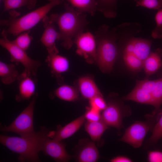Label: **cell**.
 I'll use <instances>...</instances> for the list:
<instances>
[{
  "mask_svg": "<svg viewBox=\"0 0 162 162\" xmlns=\"http://www.w3.org/2000/svg\"><path fill=\"white\" fill-rule=\"evenodd\" d=\"M65 10L60 14H51L50 19L58 27L61 44L66 49L72 46L75 38L88 24L86 15L76 11L68 4L64 5Z\"/></svg>",
  "mask_w": 162,
  "mask_h": 162,
  "instance_id": "obj_1",
  "label": "cell"
},
{
  "mask_svg": "<svg viewBox=\"0 0 162 162\" xmlns=\"http://www.w3.org/2000/svg\"><path fill=\"white\" fill-rule=\"evenodd\" d=\"M49 130L41 127L40 131L29 137L12 136L0 135V142L12 152L19 154L20 162H39L38 153L44 140L48 136Z\"/></svg>",
  "mask_w": 162,
  "mask_h": 162,
  "instance_id": "obj_2",
  "label": "cell"
},
{
  "mask_svg": "<svg viewBox=\"0 0 162 162\" xmlns=\"http://www.w3.org/2000/svg\"><path fill=\"white\" fill-rule=\"evenodd\" d=\"M49 2L20 17L19 13L14 10H10L8 19L0 21V25L6 26L2 33L7 35L11 34L17 36L23 32L29 31L46 16L54 6L61 4L64 0H48Z\"/></svg>",
  "mask_w": 162,
  "mask_h": 162,
  "instance_id": "obj_3",
  "label": "cell"
},
{
  "mask_svg": "<svg viewBox=\"0 0 162 162\" xmlns=\"http://www.w3.org/2000/svg\"><path fill=\"white\" fill-rule=\"evenodd\" d=\"M94 37L97 45L95 61L102 71H110L118 55L117 34L110 31L107 25H104L96 32Z\"/></svg>",
  "mask_w": 162,
  "mask_h": 162,
  "instance_id": "obj_4",
  "label": "cell"
},
{
  "mask_svg": "<svg viewBox=\"0 0 162 162\" xmlns=\"http://www.w3.org/2000/svg\"><path fill=\"white\" fill-rule=\"evenodd\" d=\"M162 113L161 110H154L151 114L146 115L145 120L136 121L125 129L119 140L134 148H140L146 135L152 130Z\"/></svg>",
  "mask_w": 162,
  "mask_h": 162,
  "instance_id": "obj_5",
  "label": "cell"
},
{
  "mask_svg": "<svg viewBox=\"0 0 162 162\" xmlns=\"http://www.w3.org/2000/svg\"><path fill=\"white\" fill-rule=\"evenodd\" d=\"M38 95L36 93L32 97L28 106L9 125L1 126V130L6 132L17 134L22 137H29L35 135L33 126L34 110Z\"/></svg>",
  "mask_w": 162,
  "mask_h": 162,
  "instance_id": "obj_6",
  "label": "cell"
},
{
  "mask_svg": "<svg viewBox=\"0 0 162 162\" xmlns=\"http://www.w3.org/2000/svg\"><path fill=\"white\" fill-rule=\"evenodd\" d=\"M2 38L0 40L1 46L9 52L10 60L16 64L20 63L24 68L22 74L35 76L38 70L41 65L40 62L31 58L26 51L21 49L12 40H9L7 35L2 33Z\"/></svg>",
  "mask_w": 162,
  "mask_h": 162,
  "instance_id": "obj_7",
  "label": "cell"
},
{
  "mask_svg": "<svg viewBox=\"0 0 162 162\" xmlns=\"http://www.w3.org/2000/svg\"><path fill=\"white\" fill-rule=\"evenodd\" d=\"M122 105L117 101L110 100L101 114V119L108 127L114 128L120 132L123 128V118L131 114L130 110Z\"/></svg>",
  "mask_w": 162,
  "mask_h": 162,
  "instance_id": "obj_8",
  "label": "cell"
},
{
  "mask_svg": "<svg viewBox=\"0 0 162 162\" xmlns=\"http://www.w3.org/2000/svg\"><path fill=\"white\" fill-rule=\"evenodd\" d=\"M74 42L77 47L76 53L82 56L90 63L95 61L97 45L95 39L91 33L82 32L75 38Z\"/></svg>",
  "mask_w": 162,
  "mask_h": 162,
  "instance_id": "obj_9",
  "label": "cell"
},
{
  "mask_svg": "<svg viewBox=\"0 0 162 162\" xmlns=\"http://www.w3.org/2000/svg\"><path fill=\"white\" fill-rule=\"evenodd\" d=\"M66 145L62 141H58L49 137L43 140L41 151L46 156L50 157L56 162H67L72 158V156L67 152Z\"/></svg>",
  "mask_w": 162,
  "mask_h": 162,
  "instance_id": "obj_10",
  "label": "cell"
},
{
  "mask_svg": "<svg viewBox=\"0 0 162 162\" xmlns=\"http://www.w3.org/2000/svg\"><path fill=\"white\" fill-rule=\"evenodd\" d=\"M44 30L40 41L46 47L48 53H58L56 41L60 40V36L55 25V23L46 16L42 20Z\"/></svg>",
  "mask_w": 162,
  "mask_h": 162,
  "instance_id": "obj_11",
  "label": "cell"
},
{
  "mask_svg": "<svg viewBox=\"0 0 162 162\" xmlns=\"http://www.w3.org/2000/svg\"><path fill=\"white\" fill-rule=\"evenodd\" d=\"M99 154L94 142L87 139H81L76 147L74 158L79 162H95Z\"/></svg>",
  "mask_w": 162,
  "mask_h": 162,
  "instance_id": "obj_12",
  "label": "cell"
},
{
  "mask_svg": "<svg viewBox=\"0 0 162 162\" xmlns=\"http://www.w3.org/2000/svg\"><path fill=\"white\" fill-rule=\"evenodd\" d=\"M85 120L83 114L64 126L58 125L56 131H49L48 137L58 141H62L75 133L82 126Z\"/></svg>",
  "mask_w": 162,
  "mask_h": 162,
  "instance_id": "obj_13",
  "label": "cell"
},
{
  "mask_svg": "<svg viewBox=\"0 0 162 162\" xmlns=\"http://www.w3.org/2000/svg\"><path fill=\"white\" fill-rule=\"evenodd\" d=\"M151 45L150 40L133 38L127 43L124 52L132 54L143 62L151 52Z\"/></svg>",
  "mask_w": 162,
  "mask_h": 162,
  "instance_id": "obj_14",
  "label": "cell"
},
{
  "mask_svg": "<svg viewBox=\"0 0 162 162\" xmlns=\"http://www.w3.org/2000/svg\"><path fill=\"white\" fill-rule=\"evenodd\" d=\"M33 76L22 74L19 75V92L15 96V100L18 102L28 100L35 94L36 81Z\"/></svg>",
  "mask_w": 162,
  "mask_h": 162,
  "instance_id": "obj_15",
  "label": "cell"
},
{
  "mask_svg": "<svg viewBox=\"0 0 162 162\" xmlns=\"http://www.w3.org/2000/svg\"><path fill=\"white\" fill-rule=\"evenodd\" d=\"M46 62L51 73L57 78L60 77L61 74L67 71L69 68L68 59L58 53H48Z\"/></svg>",
  "mask_w": 162,
  "mask_h": 162,
  "instance_id": "obj_16",
  "label": "cell"
},
{
  "mask_svg": "<svg viewBox=\"0 0 162 162\" xmlns=\"http://www.w3.org/2000/svg\"><path fill=\"white\" fill-rule=\"evenodd\" d=\"M79 91L84 98L88 99L98 95H102L93 79L88 76L80 77L78 80Z\"/></svg>",
  "mask_w": 162,
  "mask_h": 162,
  "instance_id": "obj_17",
  "label": "cell"
},
{
  "mask_svg": "<svg viewBox=\"0 0 162 162\" xmlns=\"http://www.w3.org/2000/svg\"><path fill=\"white\" fill-rule=\"evenodd\" d=\"M162 56V50L158 49L154 52H151L143 61V68L147 76L153 74L161 67Z\"/></svg>",
  "mask_w": 162,
  "mask_h": 162,
  "instance_id": "obj_18",
  "label": "cell"
},
{
  "mask_svg": "<svg viewBox=\"0 0 162 162\" xmlns=\"http://www.w3.org/2000/svg\"><path fill=\"white\" fill-rule=\"evenodd\" d=\"M84 127L86 132L94 142L99 141L108 126L101 119L96 122L86 121Z\"/></svg>",
  "mask_w": 162,
  "mask_h": 162,
  "instance_id": "obj_19",
  "label": "cell"
},
{
  "mask_svg": "<svg viewBox=\"0 0 162 162\" xmlns=\"http://www.w3.org/2000/svg\"><path fill=\"white\" fill-rule=\"evenodd\" d=\"M19 75L15 65L0 62V77L1 82L6 85L10 84L17 80Z\"/></svg>",
  "mask_w": 162,
  "mask_h": 162,
  "instance_id": "obj_20",
  "label": "cell"
},
{
  "mask_svg": "<svg viewBox=\"0 0 162 162\" xmlns=\"http://www.w3.org/2000/svg\"><path fill=\"white\" fill-rule=\"evenodd\" d=\"M124 100H131L137 103L152 106L153 100L151 95L136 85L134 88L122 98Z\"/></svg>",
  "mask_w": 162,
  "mask_h": 162,
  "instance_id": "obj_21",
  "label": "cell"
},
{
  "mask_svg": "<svg viewBox=\"0 0 162 162\" xmlns=\"http://www.w3.org/2000/svg\"><path fill=\"white\" fill-rule=\"evenodd\" d=\"M68 2L77 11L88 13L93 16L97 9V0H64Z\"/></svg>",
  "mask_w": 162,
  "mask_h": 162,
  "instance_id": "obj_22",
  "label": "cell"
},
{
  "mask_svg": "<svg viewBox=\"0 0 162 162\" xmlns=\"http://www.w3.org/2000/svg\"><path fill=\"white\" fill-rule=\"evenodd\" d=\"M55 96L63 100L74 101L78 99V92L73 87L64 84L58 87L53 92Z\"/></svg>",
  "mask_w": 162,
  "mask_h": 162,
  "instance_id": "obj_23",
  "label": "cell"
},
{
  "mask_svg": "<svg viewBox=\"0 0 162 162\" xmlns=\"http://www.w3.org/2000/svg\"><path fill=\"white\" fill-rule=\"evenodd\" d=\"M117 0H97V9L108 18L115 17L117 15Z\"/></svg>",
  "mask_w": 162,
  "mask_h": 162,
  "instance_id": "obj_24",
  "label": "cell"
},
{
  "mask_svg": "<svg viewBox=\"0 0 162 162\" xmlns=\"http://www.w3.org/2000/svg\"><path fill=\"white\" fill-rule=\"evenodd\" d=\"M3 3V12L14 10L23 6L32 9L35 6L37 0H2Z\"/></svg>",
  "mask_w": 162,
  "mask_h": 162,
  "instance_id": "obj_25",
  "label": "cell"
},
{
  "mask_svg": "<svg viewBox=\"0 0 162 162\" xmlns=\"http://www.w3.org/2000/svg\"><path fill=\"white\" fill-rule=\"evenodd\" d=\"M152 100V106L154 110H160V107L162 104V77L155 80L154 87L151 93Z\"/></svg>",
  "mask_w": 162,
  "mask_h": 162,
  "instance_id": "obj_26",
  "label": "cell"
},
{
  "mask_svg": "<svg viewBox=\"0 0 162 162\" xmlns=\"http://www.w3.org/2000/svg\"><path fill=\"white\" fill-rule=\"evenodd\" d=\"M152 132L145 144V147L146 148L155 145L162 138V113L155 124Z\"/></svg>",
  "mask_w": 162,
  "mask_h": 162,
  "instance_id": "obj_27",
  "label": "cell"
},
{
  "mask_svg": "<svg viewBox=\"0 0 162 162\" xmlns=\"http://www.w3.org/2000/svg\"><path fill=\"white\" fill-rule=\"evenodd\" d=\"M123 58L127 67L132 71H138L143 68V62L132 54L123 52Z\"/></svg>",
  "mask_w": 162,
  "mask_h": 162,
  "instance_id": "obj_28",
  "label": "cell"
},
{
  "mask_svg": "<svg viewBox=\"0 0 162 162\" xmlns=\"http://www.w3.org/2000/svg\"><path fill=\"white\" fill-rule=\"evenodd\" d=\"M29 32L22 33L12 41L18 46L26 51L29 47L33 39L32 37L29 35Z\"/></svg>",
  "mask_w": 162,
  "mask_h": 162,
  "instance_id": "obj_29",
  "label": "cell"
},
{
  "mask_svg": "<svg viewBox=\"0 0 162 162\" xmlns=\"http://www.w3.org/2000/svg\"><path fill=\"white\" fill-rule=\"evenodd\" d=\"M136 5L150 9L158 10L162 8V0H138Z\"/></svg>",
  "mask_w": 162,
  "mask_h": 162,
  "instance_id": "obj_30",
  "label": "cell"
},
{
  "mask_svg": "<svg viewBox=\"0 0 162 162\" xmlns=\"http://www.w3.org/2000/svg\"><path fill=\"white\" fill-rule=\"evenodd\" d=\"M90 107L100 112L106 107L107 103L103 95H98L89 100Z\"/></svg>",
  "mask_w": 162,
  "mask_h": 162,
  "instance_id": "obj_31",
  "label": "cell"
},
{
  "mask_svg": "<svg viewBox=\"0 0 162 162\" xmlns=\"http://www.w3.org/2000/svg\"><path fill=\"white\" fill-rule=\"evenodd\" d=\"M156 26L153 30L151 36L154 38L162 33V8L158 10L155 16Z\"/></svg>",
  "mask_w": 162,
  "mask_h": 162,
  "instance_id": "obj_32",
  "label": "cell"
},
{
  "mask_svg": "<svg viewBox=\"0 0 162 162\" xmlns=\"http://www.w3.org/2000/svg\"><path fill=\"white\" fill-rule=\"evenodd\" d=\"M85 119L88 122H96L101 119V114L98 111L90 106L86 108L84 114Z\"/></svg>",
  "mask_w": 162,
  "mask_h": 162,
  "instance_id": "obj_33",
  "label": "cell"
},
{
  "mask_svg": "<svg viewBox=\"0 0 162 162\" xmlns=\"http://www.w3.org/2000/svg\"><path fill=\"white\" fill-rule=\"evenodd\" d=\"M147 159L150 162H162V151H149L148 153Z\"/></svg>",
  "mask_w": 162,
  "mask_h": 162,
  "instance_id": "obj_34",
  "label": "cell"
},
{
  "mask_svg": "<svg viewBox=\"0 0 162 162\" xmlns=\"http://www.w3.org/2000/svg\"><path fill=\"white\" fill-rule=\"evenodd\" d=\"M110 161L111 162H131L133 160L127 156L120 155L111 158Z\"/></svg>",
  "mask_w": 162,
  "mask_h": 162,
  "instance_id": "obj_35",
  "label": "cell"
},
{
  "mask_svg": "<svg viewBox=\"0 0 162 162\" xmlns=\"http://www.w3.org/2000/svg\"><path fill=\"white\" fill-rule=\"evenodd\" d=\"M162 38V33L160 34L157 37V38L160 39Z\"/></svg>",
  "mask_w": 162,
  "mask_h": 162,
  "instance_id": "obj_36",
  "label": "cell"
},
{
  "mask_svg": "<svg viewBox=\"0 0 162 162\" xmlns=\"http://www.w3.org/2000/svg\"><path fill=\"white\" fill-rule=\"evenodd\" d=\"M138 0H135V1L136 2Z\"/></svg>",
  "mask_w": 162,
  "mask_h": 162,
  "instance_id": "obj_37",
  "label": "cell"
},
{
  "mask_svg": "<svg viewBox=\"0 0 162 162\" xmlns=\"http://www.w3.org/2000/svg\"></svg>",
  "mask_w": 162,
  "mask_h": 162,
  "instance_id": "obj_38",
  "label": "cell"
}]
</instances>
